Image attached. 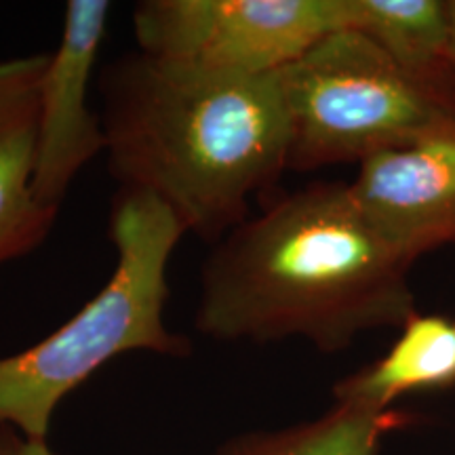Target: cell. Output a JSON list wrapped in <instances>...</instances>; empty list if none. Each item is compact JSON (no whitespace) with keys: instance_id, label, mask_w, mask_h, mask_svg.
I'll list each match as a JSON object with an SVG mask.
<instances>
[{"instance_id":"6da1fadb","label":"cell","mask_w":455,"mask_h":455,"mask_svg":"<svg viewBox=\"0 0 455 455\" xmlns=\"http://www.w3.org/2000/svg\"><path fill=\"white\" fill-rule=\"evenodd\" d=\"M403 258L346 181H312L272 201L212 247L195 327L220 341L301 338L321 352L418 315Z\"/></svg>"},{"instance_id":"7a4b0ae2","label":"cell","mask_w":455,"mask_h":455,"mask_svg":"<svg viewBox=\"0 0 455 455\" xmlns=\"http://www.w3.org/2000/svg\"><path fill=\"white\" fill-rule=\"evenodd\" d=\"M108 171L155 196L186 235L215 244L251 218V201L289 169L281 72L236 76L141 51L100 74Z\"/></svg>"},{"instance_id":"3957f363","label":"cell","mask_w":455,"mask_h":455,"mask_svg":"<svg viewBox=\"0 0 455 455\" xmlns=\"http://www.w3.org/2000/svg\"><path fill=\"white\" fill-rule=\"evenodd\" d=\"M184 235L161 201L118 188L110 209L114 272L64 325L0 358V428L47 441L57 405L112 358L135 350L190 355V339L164 323L169 259Z\"/></svg>"},{"instance_id":"277c9868","label":"cell","mask_w":455,"mask_h":455,"mask_svg":"<svg viewBox=\"0 0 455 455\" xmlns=\"http://www.w3.org/2000/svg\"><path fill=\"white\" fill-rule=\"evenodd\" d=\"M289 169L361 164L455 121V93L403 70L365 34L341 28L281 70Z\"/></svg>"},{"instance_id":"5b68a950","label":"cell","mask_w":455,"mask_h":455,"mask_svg":"<svg viewBox=\"0 0 455 455\" xmlns=\"http://www.w3.org/2000/svg\"><path fill=\"white\" fill-rule=\"evenodd\" d=\"M346 28L344 0H144L138 51L198 70L266 76Z\"/></svg>"},{"instance_id":"8992f818","label":"cell","mask_w":455,"mask_h":455,"mask_svg":"<svg viewBox=\"0 0 455 455\" xmlns=\"http://www.w3.org/2000/svg\"><path fill=\"white\" fill-rule=\"evenodd\" d=\"M110 9L106 0H70L60 44L49 53L43 74L34 195L55 213L76 175L106 150L101 116L89 104V89Z\"/></svg>"},{"instance_id":"52a82bcc","label":"cell","mask_w":455,"mask_h":455,"mask_svg":"<svg viewBox=\"0 0 455 455\" xmlns=\"http://www.w3.org/2000/svg\"><path fill=\"white\" fill-rule=\"evenodd\" d=\"M350 190L411 264L435 249H455V121L363 161Z\"/></svg>"},{"instance_id":"ba28073f","label":"cell","mask_w":455,"mask_h":455,"mask_svg":"<svg viewBox=\"0 0 455 455\" xmlns=\"http://www.w3.org/2000/svg\"><path fill=\"white\" fill-rule=\"evenodd\" d=\"M49 53L0 61V266L47 241L57 215L34 195L41 83Z\"/></svg>"},{"instance_id":"9c48e42d","label":"cell","mask_w":455,"mask_h":455,"mask_svg":"<svg viewBox=\"0 0 455 455\" xmlns=\"http://www.w3.org/2000/svg\"><path fill=\"white\" fill-rule=\"evenodd\" d=\"M455 384V316L413 315L392 348L333 386L335 403L388 411L401 396Z\"/></svg>"},{"instance_id":"30bf717a","label":"cell","mask_w":455,"mask_h":455,"mask_svg":"<svg viewBox=\"0 0 455 455\" xmlns=\"http://www.w3.org/2000/svg\"><path fill=\"white\" fill-rule=\"evenodd\" d=\"M344 13L346 28L378 43L403 70L455 93L447 0H344Z\"/></svg>"},{"instance_id":"8fae6325","label":"cell","mask_w":455,"mask_h":455,"mask_svg":"<svg viewBox=\"0 0 455 455\" xmlns=\"http://www.w3.org/2000/svg\"><path fill=\"white\" fill-rule=\"evenodd\" d=\"M411 415L333 403L321 418L289 428L243 432L213 455H378L386 436L405 428Z\"/></svg>"},{"instance_id":"7c38bea8","label":"cell","mask_w":455,"mask_h":455,"mask_svg":"<svg viewBox=\"0 0 455 455\" xmlns=\"http://www.w3.org/2000/svg\"><path fill=\"white\" fill-rule=\"evenodd\" d=\"M0 455H57L47 441H32L13 428H0Z\"/></svg>"},{"instance_id":"4fadbf2b","label":"cell","mask_w":455,"mask_h":455,"mask_svg":"<svg viewBox=\"0 0 455 455\" xmlns=\"http://www.w3.org/2000/svg\"><path fill=\"white\" fill-rule=\"evenodd\" d=\"M447 17H449V43H447V60L455 70V0H447Z\"/></svg>"}]
</instances>
